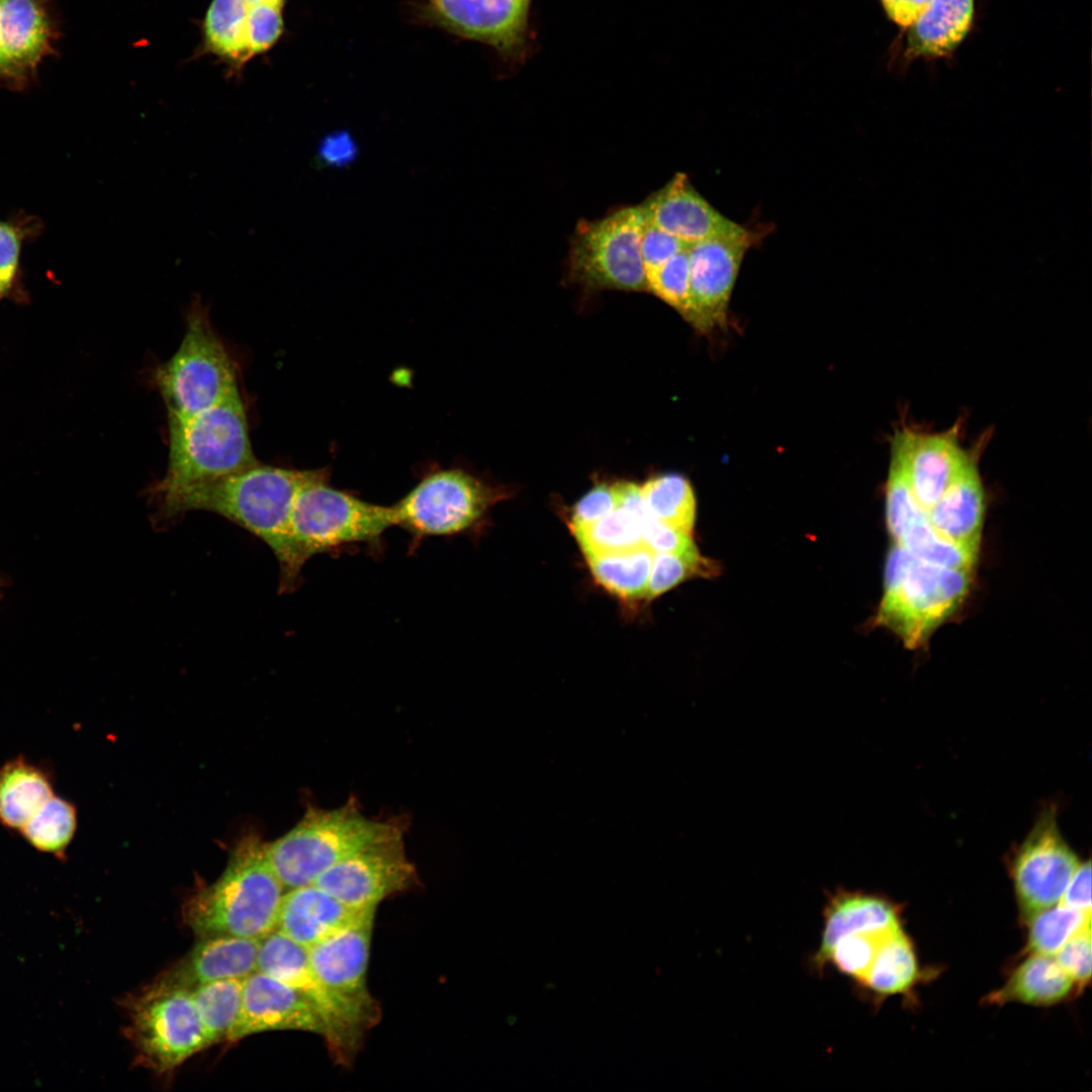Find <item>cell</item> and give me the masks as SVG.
I'll return each instance as SVG.
<instances>
[{
	"instance_id": "1",
	"label": "cell",
	"mask_w": 1092,
	"mask_h": 1092,
	"mask_svg": "<svg viewBox=\"0 0 1092 1092\" xmlns=\"http://www.w3.org/2000/svg\"><path fill=\"white\" fill-rule=\"evenodd\" d=\"M308 472L258 462L171 497L158 506L159 519L200 510L236 523L269 546L279 563L280 590L291 592L304 565L292 540L291 513Z\"/></svg>"
},
{
	"instance_id": "2",
	"label": "cell",
	"mask_w": 1092,
	"mask_h": 1092,
	"mask_svg": "<svg viewBox=\"0 0 1092 1092\" xmlns=\"http://www.w3.org/2000/svg\"><path fill=\"white\" fill-rule=\"evenodd\" d=\"M164 477L151 487L157 507L192 487L258 463L239 389L187 419H168Z\"/></svg>"
},
{
	"instance_id": "3",
	"label": "cell",
	"mask_w": 1092,
	"mask_h": 1092,
	"mask_svg": "<svg viewBox=\"0 0 1092 1092\" xmlns=\"http://www.w3.org/2000/svg\"><path fill=\"white\" fill-rule=\"evenodd\" d=\"M284 887L272 870L265 843L247 836L222 875L185 906V919L200 937L234 935L261 939L276 928Z\"/></svg>"
},
{
	"instance_id": "4",
	"label": "cell",
	"mask_w": 1092,
	"mask_h": 1092,
	"mask_svg": "<svg viewBox=\"0 0 1092 1092\" xmlns=\"http://www.w3.org/2000/svg\"><path fill=\"white\" fill-rule=\"evenodd\" d=\"M971 583L972 571L926 562L894 544L875 622L918 649L960 608Z\"/></svg>"
},
{
	"instance_id": "5",
	"label": "cell",
	"mask_w": 1092,
	"mask_h": 1092,
	"mask_svg": "<svg viewBox=\"0 0 1092 1092\" xmlns=\"http://www.w3.org/2000/svg\"><path fill=\"white\" fill-rule=\"evenodd\" d=\"M394 526L391 506L364 500L330 484L329 469H310L299 486L291 513V536L301 561L366 545L380 549Z\"/></svg>"
},
{
	"instance_id": "6",
	"label": "cell",
	"mask_w": 1092,
	"mask_h": 1092,
	"mask_svg": "<svg viewBox=\"0 0 1092 1092\" xmlns=\"http://www.w3.org/2000/svg\"><path fill=\"white\" fill-rule=\"evenodd\" d=\"M396 821L369 818L353 800L335 809L309 807L290 831L265 844V854L284 889L290 890L313 884Z\"/></svg>"
},
{
	"instance_id": "7",
	"label": "cell",
	"mask_w": 1092,
	"mask_h": 1092,
	"mask_svg": "<svg viewBox=\"0 0 1092 1092\" xmlns=\"http://www.w3.org/2000/svg\"><path fill=\"white\" fill-rule=\"evenodd\" d=\"M155 382L168 419L190 418L238 390L236 365L210 323L208 306L198 295L187 308L181 344L158 367Z\"/></svg>"
},
{
	"instance_id": "8",
	"label": "cell",
	"mask_w": 1092,
	"mask_h": 1092,
	"mask_svg": "<svg viewBox=\"0 0 1092 1092\" xmlns=\"http://www.w3.org/2000/svg\"><path fill=\"white\" fill-rule=\"evenodd\" d=\"M126 1035L138 1063L158 1073L174 1070L209 1046L192 989L170 975L126 1002Z\"/></svg>"
},
{
	"instance_id": "9",
	"label": "cell",
	"mask_w": 1092,
	"mask_h": 1092,
	"mask_svg": "<svg viewBox=\"0 0 1092 1092\" xmlns=\"http://www.w3.org/2000/svg\"><path fill=\"white\" fill-rule=\"evenodd\" d=\"M644 225L640 204L580 219L569 242V280L587 291H647L641 256Z\"/></svg>"
},
{
	"instance_id": "10",
	"label": "cell",
	"mask_w": 1092,
	"mask_h": 1092,
	"mask_svg": "<svg viewBox=\"0 0 1092 1092\" xmlns=\"http://www.w3.org/2000/svg\"><path fill=\"white\" fill-rule=\"evenodd\" d=\"M505 493L463 469H434L391 505L394 526L410 534L411 549L425 538L462 535L476 527Z\"/></svg>"
},
{
	"instance_id": "11",
	"label": "cell",
	"mask_w": 1092,
	"mask_h": 1092,
	"mask_svg": "<svg viewBox=\"0 0 1092 1092\" xmlns=\"http://www.w3.org/2000/svg\"><path fill=\"white\" fill-rule=\"evenodd\" d=\"M416 868L404 847V823L396 821L387 831L349 854L315 881L346 906L355 910L377 905L410 888Z\"/></svg>"
},
{
	"instance_id": "12",
	"label": "cell",
	"mask_w": 1092,
	"mask_h": 1092,
	"mask_svg": "<svg viewBox=\"0 0 1092 1092\" xmlns=\"http://www.w3.org/2000/svg\"><path fill=\"white\" fill-rule=\"evenodd\" d=\"M375 909L362 911L349 924L307 949L316 978L364 1031L378 1018L367 987Z\"/></svg>"
},
{
	"instance_id": "13",
	"label": "cell",
	"mask_w": 1092,
	"mask_h": 1092,
	"mask_svg": "<svg viewBox=\"0 0 1092 1092\" xmlns=\"http://www.w3.org/2000/svg\"><path fill=\"white\" fill-rule=\"evenodd\" d=\"M1080 864L1060 832L1056 808H1044L1011 860L1016 895L1027 919L1059 902Z\"/></svg>"
},
{
	"instance_id": "14",
	"label": "cell",
	"mask_w": 1092,
	"mask_h": 1092,
	"mask_svg": "<svg viewBox=\"0 0 1092 1092\" xmlns=\"http://www.w3.org/2000/svg\"><path fill=\"white\" fill-rule=\"evenodd\" d=\"M257 971L300 993L317 1012L331 1051L347 1060L363 1030L316 978L306 948L274 929L260 939Z\"/></svg>"
},
{
	"instance_id": "15",
	"label": "cell",
	"mask_w": 1092,
	"mask_h": 1092,
	"mask_svg": "<svg viewBox=\"0 0 1092 1092\" xmlns=\"http://www.w3.org/2000/svg\"><path fill=\"white\" fill-rule=\"evenodd\" d=\"M759 234L744 226L690 246V298L685 318L703 333L725 326L742 260Z\"/></svg>"
},
{
	"instance_id": "16",
	"label": "cell",
	"mask_w": 1092,
	"mask_h": 1092,
	"mask_svg": "<svg viewBox=\"0 0 1092 1092\" xmlns=\"http://www.w3.org/2000/svg\"><path fill=\"white\" fill-rule=\"evenodd\" d=\"M985 437L966 451L960 443V425L940 433H923L909 427L896 430L891 439V459L927 512L969 464Z\"/></svg>"
},
{
	"instance_id": "17",
	"label": "cell",
	"mask_w": 1092,
	"mask_h": 1092,
	"mask_svg": "<svg viewBox=\"0 0 1092 1092\" xmlns=\"http://www.w3.org/2000/svg\"><path fill=\"white\" fill-rule=\"evenodd\" d=\"M271 1030H297L324 1037V1026L313 1006L296 990L261 972L243 981L239 1015L228 1040Z\"/></svg>"
},
{
	"instance_id": "18",
	"label": "cell",
	"mask_w": 1092,
	"mask_h": 1092,
	"mask_svg": "<svg viewBox=\"0 0 1092 1092\" xmlns=\"http://www.w3.org/2000/svg\"><path fill=\"white\" fill-rule=\"evenodd\" d=\"M886 521L895 545L926 562L972 571L978 554L943 539L931 526L927 512L900 472L888 474Z\"/></svg>"
},
{
	"instance_id": "19",
	"label": "cell",
	"mask_w": 1092,
	"mask_h": 1092,
	"mask_svg": "<svg viewBox=\"0 0 1092 1092\" xmlns=\"http://www.w3.org/2000/svg\"><path fill=\"white\" fill-rule=\"evenodd\" d=\"M640 206L646 223L690 246L742 226L715 209L684 173H676Z\"/></svg>"
},
{
	"instance_id": "20",
	"label": "cell",
	"mask_w": 1092,
	"mask_h": 1092,
	"mask_svg": "<svg viewBox=\"0 0 1092 1092\" xmlns=\"http://www.w3.org/2000/svg\"><path fill=\"white\" fill-rule=\"evenodd\" d=\"M531 0H429L435 16L454 32L502 52L524 40Z\"/></svg>"
},
{
	"instance_id": "21",
	"label": "cell",
	"mask_w": 1092,
	"mask_h": 1092,
	"mask_svg": "<svg viewBox=\"0 0 1092 1092\" xmlns=\"http://www.w3.org/2000/svg\"><path fill=\"white\" fill-rule=\"evenodd\" d=\"M982 447L927 511L939 536L975 554H979L985 514V491L978 468Z\"/></svg>"
},
{
	"instance_id": "22",
	"label": "cell",
	"mask_w": 1092,
	"mask_h": 1092,
	"mask_svg": "<svg viewBox=\"0 0 1092 1092\" xmlns=\"http://www.w3.org/2000/svg\"><path fill=\"white\" fill-rule=\"evenodd\" d=\"M362 911L346 906L309 884L284 892L275 929L308 949L349 924Z\"/></svg>"
},
{
	"instance_id": "23",
	"label": "cell",
	"mask_w": 1092,
	"mask_h": 1092,
	"mask_svg": "<svg viewBox=\"0 0 1092 1092\" xmlns=\"http://www.w3.org/2000/svg\"><path fill=\"white\" fill-rule=\"evenodd\" d=\"M826 894L821 939L812 957V966L817 972L823 971L826 954L841 937L900 927L896 909L884 898L842 888Z\"/></svg>"
},
{
	"instance_id": "24",
	"label": "cell",
	"mask_w": 1092,
	"mask_h": 1092,
	"mask_svg": "<svg viewBox=\"0 0 1092 1092\" xmlns=\"http://www.w3.org/2000/svg\"><path fill=\"white\" fill-rule=\"evenodd\" d=\"M259 945V938L200 937L186 960L169 975L191 989L217 980H244L257 971Z\"/></svg>"
},
{
	"instance_id": "25",
	"label": "cell",
	"mask_w": 1092,
	"mask_h": 1092,
	"mask_svg": "<svg viewBox=\"0 0 1092 1092\" xmlns=\"http://www.w3.org/2000/svg\"><path fill=\"white\" fill-rule=\"evenodd\" d=\"M975 0H931L925 14L906 29L903 59H937L952 54L969 34Z\"/></svg>"
},
{
	"instance_id": "26",
	"label": "cell",
	"mask_w": 1092,
	"mask_h": 1092,
	"mask_svg": "<svg viewBox=\"0 0 1092 1092\" xmlns=\"http://www.w3.org/2000/svg\"><path fill=\"white\" fill-rule=\"evenodd\" d=\"M0 38L20 70H33L52 51L51 24L39 0H0Z\"/></svg>"
},
{
	"instance_id": "27",
	"label": "cell",
	"mask_w": 1092,
	"mask_h": 1092,
	"mask_svg": "<svg viewBox=\"0 0 1092 1092\" xmlns=\"http://www.w3.org/2000/svg\"><path fill=\"white\" fill-rule=\"evenodd\" d=\"M49 772L23 756L0 767V823L18 832L54 796Z\"/></svg>"
},
{
	"instance_id": "28",
	"label": "cell",
	"mask_w": 1092,
	"mask_h": 1092,
	"mask_svg": "<svg viewBox=\"0 0 1092 1092\" xmlns=\"http://www.w3.org/2000/svg\"><path fill=\"white\" fill-rule=\"evenodd\" d=\"M1073 980L1054 956L1031 953L1012 973L1002 988L988 997V1002L1003 1004L1019 1001L1033 1005H1052L1068 996Z\"/></svg>"
},
{
	"instance_id": "29",
	"label": "cell",
	"mask_w": 1092,
	"mask_h": 1092,
	"mask_svg": "<svg viewBox=\"0 0 1092 1092\" xmlns=\"http://www.w3.org/2000/svg\"><path fill=\"white\" fill-rule=\"evenodd\" d=\"M654 553L645 545L586 558L594 578L622 600L645 599Z\"/></svg>"
},
{
	"instance_id": "30",
	"label": "cell",
	"mask_w": 1092,
	"mask_h": 1092,
	"mask_svg": "<svg viewBox=\"0 0 1092 1092\" xmlns=\"http://www.w3.org/2000/svg\"><path fill=\"white\" fill-rule=\"evenodd\" d=\"M647 512H634L616 507L604 518L570 528L586 558L627 551L643 543V527Z\"/></svg>"
},
{
	"instance_id": "31",
	"label": "cell",
	"mask_w": 1092,
	"mask_h": 1092,
	"mask_svg": "<svg viewBox=\"0 0 1092 1092\" xmlns=\"http://www.w3.org/2000/svg\"><path fill=\"white\" fill-rule=\"evenodd\" d=\"M247 18L244 0H212L203 22L206 49L235 66L249 61Z\"/></svg>"
},
{
	"instance_id": "32",
	"label": "cell",
	"mask_w": 1092,
	"mask_h": 1092,
	"mask_svg": "<svg viewBox=\"0 0 1092 1092\" xmlns=\"http://www.w3.org/2000/svg\"><path fill=\"white\" fill-rule=\"evenodd\" d=\"M640 489L651 518L692 535L697 505L687 478L676 473L662 474L648 479Z\"/></svg>"
},
{
	"instance_id": "33",
	"label": "cell",
	"mask_w": 1092,
	"mask_h": 1092,
	"mask_svg": "<svg viewBox=\"0 0 1092 1092\" xmlns=\"http://www.w3.org/2000/svg\"><path fill=\"white\" fill-rule=\"evenodd\" d=\"M917 973L915 954L902 929L890 932L879 945L874 961L859 985L878 995L905 991Z\"/></svg>"
},
{
	"instance_id": "34",
	"label": "cell",
	"mask_w": 1092,
	"mask_h": 1092,
	"mask_svg": "<svg viewBox=\"0 0 1092 1092\" xmlns=\"http://www.w3.org/2000/svg\"><path fill=\"white\" fill-rule=\"evenodd\" d=\"M243 981L217 980L192 989L194 1003L210 1045L228 1040L239 1015Z\"/></svg>"
},
{
	"instance_id": "35",
	"label": "cell",
	"mask_w": 1092,
	"mask_h": 1092,
	"mask_svg": "<svg viewBox=\"0 0 1092 1092\" xmlns=\"http://www.w3.org/2000/svg\"><path fill=\"white\" fill-rule=\"evenodd\" d=\"M77 827V812L69 801L54 795L19 831L38 851L64 856Z\"/></svg>"
},
{
	"instance_id": "36",
	"label": "cell",
	"mask_w": 1092,
	"mask_h": 1092,
	"mask_svg": "<svg viewBox=\"0 0 1092 1092\" xmlns=\"http://www.w3.org/2000/svg\"><path fill=\"white\" fill-rule=\"evenodd\" d=\"M1028 919L1027 948L1033 953L1055 956L1062 945L1076 932L1091 924V912L1067 907L1059 903Z\"/></svg>"
},
{
	"instance_id": "37",
	"label": "cell",
	"mask_w": 1092,
	"mask_h": 1092,
	"mask_svg": "<svg viewBox=\"0 0 1092 1092\" xmlns=\"http://www.w3.org/2000/svg\"><path fill=\"white\" fill-rule=\"evenodd\" d=\"M717 565L702 557L698 548L684 553H654L646 593L652 600L692 576H707L716 572Z\"/></svg>"
},
{
	"instance_id": "38",
	"label": "cell",
	"mask_w": 1092,
	"mask_h": 1092,
	"mask_svg": "<svg viewBox=\"0 0 1092 1092\" xmlns=\"http://www.w3.org/2000/svg\"><path fill=\"white\" fill-rule=\"evenodd\" d=\"M892 931L854 933L841 937L826 954L823 970L831 965L839 973L860 984L872 966L880 943Z\"/></svg>"
},
{
	"instance_id": "39",
	"label": "cell",
	"mask_w": 1092,
	"mask_h": 1092,
	"mask_svg": "<svg viewBox=\"0 0 1092 1092\" xmlns=\"http://www.w3.org/2000/svg\"><path fill=\"white\" fill-rule=\"evenodd\" d=\"M690 247L678 252L657 270L647 274V291L685 316L690 298Z\"/></svg>"
},
{
	"instance_id": "40",
	"label": "cell",
	"mask_w": 1092,
	"mask_h": 1092,
	"mask_svg": "<svg viewBox=\"0 0 1092 1092\" xmlns=\"http://www.w3.org/2000/svg\"><path fill=\"white\" fill-rule=\"evenodd\" d=\"M281 5L248 4L247 39L251 57L272 48L283 31Z\"/></svg>"
},
{
	"instance_id": "41",
	"label": "cell",
	"mask_w": 1092,
	"mask_h": 1092,
	"mask_svg": "<svg viewBox=\"0 0 1092 1092\" xmlns=\"http://www.w3.org/2000/svg\"><path fill=\"white\" fill-rule=\"evenodd\" d=\"M1060 967L1079 986L1091 978V924L1073 934L1055 953Z\"/></svg>"
},
{
	"instance_id": "42",
	"label": "cell",
	"mask_w": 1092,
	"mask_h": 1092,
	"mask_svg": "<svg viewBox=\"0 0 1092 1092\" xmlns=\"http://www.w3.org/2000/svg\"><path fill=\"white\" fill-rule=\"evenodd\" d=\"M688 247L690 245L645 222L641 239L645 276Z\"/></svg>"
},
{
	"instance_id": "43",
	"label": "cell",
	"mask_w": 1092,
	"mask_h": 1092,
	"mask_svg": "<svg viewBox=\"0 0 1092 1092\" xmlns=\"http://www.w3.org/2000/svg\"><path fill=\"white\" fill-rule=\"evenodd\" d=\"M643 543L653 553H684L697 548L691 534L671 528L649 515L643 527Z\"/></svg>"
},
{
	"instance_id": "44",
	"label": "cell",
	"mask_w": 1092,
	"mask_h": 1092,
	"mask_svg": "<svg viewBox=\"0 0 1092 1092\" xmlns=\"http://www.w3.org/2000/svg\"><path fill=\"white\" fill-rule=\"evenodd\" d=\"M359 155V147L347 129H337L325 134L318 143L316 160L326 167L344 168Z\"/></svg>"
},
{
	"instance_id": "45",
	"label": "cell",
	"mask_w": 1092,
	"mask_h": 1092,
	"mask_svg": "<svg viewBox=\"0 0 1092 1092\" xmlns=\"http://www.w3.org/2000/svg\"><path fill=\"white\" fill-rule=\"evenodd\" d=\"M615 508L616 500L612 486L596 485L574 506L569 527H581L594 523L610 514Z\"/></svg>"
},
{
	"instance_id": "46",
	"label": "cell",
	"mask_w": 1092,
	"mask_h": 1092,
	"mask_svg": "<svg viewBox=\"0 0 1092 1092\" xmlns=\"http://www.w3.org/2000/svg\"><path fill=\"white\" fill-rule=\"evenodd\" d=\"M21 238L18 230L0 220V292L6 293L14 282L20 255Z\"/></svg>"
},
{
	"instance_id": "47",
	"label": "cell",
	"mask_w": 1092,
	"mask_h": 1092,
	"mask_svg": "<svg viewBox=\"0 0 1092 1092\" xmlns=\"http://www.w3.org/2000/svg\"><path fill=\"white\" fill-rule=\"evenodd\" d=\"M1058 903L1085 912H1091L1090 860L1081 862Z\"/></svg>"
},
{
	"instance_id": "48",
	"label": "cell",
	"mask_w": 1092,
	"mask_h": 1092,
	"mask_svg": "<svg viewBox=\"0 0 1092 1092\" xmlns=\"http://www.w3.org/2000/svg\"><path fill=\"white\" fill-rule=\"evenodd\" d=\"M888 18L902 29L913 26L927 11L931 0H880Z\"/></svg>"
},
{
	"instance_id": "49",
	"label": "cell",
	"mask_w": 1092,
	"mask_h": 1092,
	"mask_svg": "<svg viewBox=\"0 0 1092 1092\" xmlns=\"http://www.w3.org/2000/svg\"><path fill=\"white\" fill-rule=\"evenodd\" d=\"M26 73L20 70L6 55L0 38V77L23 81Z\"/></svg>"
},
{
	"instance_id": "50",
	"label": "cell",
	"mask_w": 1092,
	"mask_h": 1092,
	"mask_svg": "<svg viewBox=\"0 0 1092 1092\" xmlns=\"http://www.w3.org/2000/svg\"><path fill=\"white\" fill-rule=\"evenodd\" d=\"M248 4H275L283 6L284 0H244Z\"/></svg>"
},
{
	"instance_id": "51",
	"label": "cell",
	"mask_w": 1092,
	"mask_h": 1092,
	"mask_svg": "<svg viewBox=\"0 0 1092 1092\" xmlns=\"http://www.w3.org/2000/svg\"><path fill=\"white\" fill-rule=\"evenodd\" d=\"M2 295H3V294H2L1 292H0V297H1Z\"/></svg>"
}]
</instances>
